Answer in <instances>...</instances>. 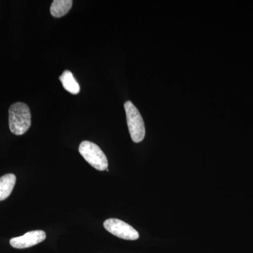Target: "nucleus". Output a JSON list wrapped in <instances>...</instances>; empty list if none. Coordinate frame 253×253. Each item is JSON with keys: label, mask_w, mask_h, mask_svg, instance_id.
Here are the masks:
<instances>
[{"label": "nucleus", "mask_w": 253, "mask_h": 253, "mask_svg": "<svg viewBox=\"0 0 253 253\" xmlns=\"http://www.w3.org/2000/svg\"><path fill=\"white\" fill-rule=\"evenodd\" d=\"M9 129L16 135H22L31 126V112L27 104L18 102L9 109Z\"/></svg>", "instance_id": "1"}, {"label": "nucleus", "mask_w": 253, "mask_h": 253, "mask_svg": "<svg viewBox=\"0 0 253 253\" xmlns=\"http://www.w3.org/2000/svg\"><path fill=\"white\" fill-rule=\"evenodd\" d=\"M126 110V123L131 139L134 143H139L144 140L146 129L142 116L139 110L130 101H126L124 105Z\"/></svg>", "instance_id": "2"}, {"label": "nucleus", "mask_w": 253, "mask_h": 253, "mask_svg": "<svg viewBox=\"0 0 253 253\" xmlns=\"http://www.w3.org/2000/svg\"><path fill=\"white\" fill-rule=\"evenodd\" d=\"M79 152L89 165L100 171L108 169L107 158L98 145L89 141H84L80 144Z\"/></svg>", "instance_id": "3"}, {"label": "nucleus", "mask_w": 253, "mask_h": 253, "mask_svg": "<svg viewBox=\"0 0 253 253\" xmlns=\"http://www.w3.org/2000/svg\"><path fill=\"white\" fill-rule=\"evenodd\" d=\"M104 227L120 239L134 241L139 237V233L132 226L118 219H106L104 223Z\"/></svg>", "instance_id": "4"}, {"label": "nucleus", "mask_w": 253, "mask_h": 253, "mask_svg": "<svg viewBox=\"0 0 253 253\" xmlns=\"http://www.w3.org/2000/svg\"><path fill=\"white\" fill-rule=\"evenodd\" d=\"M46 239V233L44 231H29L19 237L10 240V244L14 249H24L39 244Z\"/></svg>", "instance_id": "5"}, {"label": "nucleus", "mask_w": 253, "mask_h": 253, "mask_svg": "<svg viewBox=\"0 0 253 253\" xmlns=\"http://www.w3.org/2000/svg\"><path fill=\"white\" fill-rule=\"evenodd\" d=\"M14 174H7L0 177V201L7 199L12 192L16 184Z\"/></svg>", "instance_id": "6"}, {"label": "nucleus", "mask_w": 253, "mask_h": 253, "mask_svg": "<svg viewBox=\"0 0 253 253\" xmlns=\"http://www.w3.org/2000/svg\"><path fill=\"white\" fill-rule=\"evenodd\" d=\"M73 3L72 0H54L50 7L51 16L55 18L65 16L71 10Z\"/></svg>", "instance_id": "7"}, {"label": "nucleus", "mask_w": 253, "mask_h": 253, "mask_svg": "<svg viewBox=\"0 0 253 253\" xmlns=\"http://www.w3.org/2000/svg\"><path fill=\"white\" fill-rule=\"evenodd\" d=\"M59 80L64 89L68 92L73 94H77L80 92L81 87L71 71H68V70L65 71L60 76Z\"/></svg>", "instance_id": "8"}]
</instances>
